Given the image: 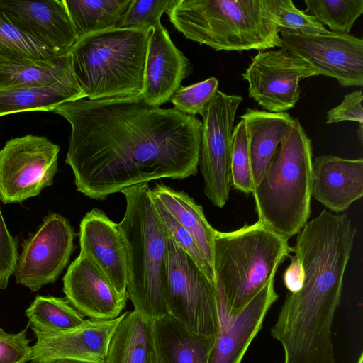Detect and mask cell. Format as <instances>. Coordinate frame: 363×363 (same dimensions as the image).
<instances>
[{
    "instance_id": "cell-27",
    "label": "cell",
    "mask_w": 363,
    "mask_h": 363,
    "mask_svg": "<svg viewBox=\"0 0 363 363\" xmlns=\"http://www.w3.org/2000/svg\"><path fill=\"white\" fill-rule=\"evenodd\" d=\"M132 0H65L78 39L116 27Z\"/></svg>"
},
{
    "instance_id": "cell-28",
    "label": "cell",
    "mask_w": 363,
    "mask_h": 363,
    "mask_svg": "<svg viewBox=\"0 0 363 363\" xmlns=\"http://www.w3.org/2000/svg\"><path fill=\"white\" fill-rule=\"evenodd\" d=\"M33 333L54 334L72 330L84 321V315L66 299L37 296L25 311Z\"/></svg>"
},
{
    "instance_id": "cell-33",
    "label": "cell",
    "mask_w": 363,
    "mask_h": 363,
    "mask_svg": "<svg viewBox=\"0 0 363 363\" xmlns=\"http://www.w3.org/2000/svg\"><path fill=\"white\" fill-rule=\"evenodd\" d=\"M218 80L214 77L187 86H180L170 98L174 108L186 115L195 116L203 112L215 92Z\"/></svg>"
},
{
    "instance_id": "cell-2",
    "label": "cell",
    "mask_w": 363,
    "mask_h": 363,
    "mask_svg": "<svg viewBox=\"0 0 363 363\" xmlns=\"http://www.w3.org/2000/svg\"><path fill=\"white\" fill-rule=\"evenodd\" d=\"M126 202L118 223L128 255L127 298L134 311L155 320L169 315L167 303L169 233L147 184L123 189Z\"/></svg>"
},
{
    "instance_id": "cell-25",
    "label": "cell",
    "mask_w": 363,
    "mask_h": 363,
    "mask_svg": "<svg viewBox=\"0 0 363 363\" xmlns=\"http://www.w3.org/2000/svg\"><path fill=\"white\" fill-rule=\"evenodd\" d=\"M72 72L69 52L46 61L0 64V91L51 85Z\"/></svg>"
},
{
    "instance_id": "cell-4",
    "label": "cell",
    "mask_w": 363,
    "mask_h": 363,
    "mask_svg": "<svg viewBox=\"0 0 363 363\" xmlns=\"http://www.w3.org/2000/svg\"><path fill=\"white\" fill-rule=\"evenodd\" d=\"M151 30L116 27L77 40L69 54L77 81L89 100L142 91Z\"/></svg>"
},
{
    "instance_id": "cell-15",
    "label": "cell",
    "mask_w": 363,
    "mask_h": 363,
    "mask_svg": "<svg viewBox=\"0 0 363 363\" xmlns=\"http://www.w3.org/2000/svg\"><path fill=\"white\" fill-rule=\"evenodd\" d=\"M66 300L83 315L111 320L121 315L127 297L118 294L96 267L79 255L63 277Z\"/></svg>"
},
{
    "instance_id": "cell-29",
    "label": "cell",
    "mask_w": 363,
    "mask_h": 363,
    "mask_svg": "<svg viewBox=\"0 0 363 363\" xmlns=\"http://www.w3.org/2000/svg\"><path fill=\"white\" fill-rule=\"evenodd\" d=\"M303 12L314 17L331 32L350 33L363 13V0H305Z\"/></svg>"
},
{
    "instance_id": "cell-10",
    "label": "cell",
    "mask_w": 363,
    "mask_h": 363,
    "mask_svg": "<svg viewBox=\"0 0 363 363\" xmlns=\"http://www.w3.org/2000/svg\"><path fill=\"white\" fill-rule=\"evenodd\" d=\"M313 76L318 74L306 61L283 48L259 51L242 74L249 96L273 113L293 108L300 98L299 82Z\"/></svg>"
},
{
    "instance_id": "cell-8",
    "label": "cell",
    "mask_w": 363,
    "mask_h": 363,
    "mask_svg": "<svg viewBox=\"0 0 363 363\" xmlns=\"http://www.w3.org/2000/svg\"><path fill=\"white\" fill-rule=\"evenodd\" d=\"M243 99L218 89L201 113L202 134L200 168L204 193L216 206L223 208L232 186L230 156L235 114Z\"/></svg>"
},
{
    "instance_id": "cell-22",
    "label": "cell",
    "mask_w": 363,
    "mask_h": 363,
    "mask_svg": "<svg viewBox=\"0 0 363 363\" xmlns=\"http://www.w3.org/2000/svg\"><path fill=\"white\" fill-rule=\"evenodd\" d=\"M104 363H156L152 320L134 310L123 313L111 337Z\"/></svg>"
},
{
    "instance_id": "cell-12",
    "label": "cell",
    "mask_w": 363,
    "mask_h": 363,
    "mask_svg": "<svg viewBox=\"0 0 363 363\" xmlns=\"http://www.w3.org/2000/svg\"><path fill=\"white\" fill-rule=\"evenodd\" d=\"M75 232L57 213L44 218L35 233L22 243L13 272L16 283L32 291L54 282L69 262Z\"/></svg>"
},
{
    "instance_id": "cell-14",
    "label": "cell",
    "mask_w": 363,
    "mask_h": 363,
    "mask_svg": "<svg viewBox=\"0 0 363 363\" xmlns=\"http://www.w3.org/2000/svg\"><path fill=\"white\" fill-rule=\"evenodd\" d=\"M123 313L111 320H84L79 326L63 333H35L30 362L41 363L69 359L104 363L111 337Z\"/></svg>"
},
{
    "instance_id": "cell-21",
    "label": "cell",
    "mask_w": 363,
    "mask_h": 363,
    "mask_svg": "<svg viewBox=\"0 0 363 363\" xmlns=\"http://www.w3.org/2000/svg\"><path fill=\"white\" fill-rule=\"evenodd\" d=\"M247 131L252 180L259 183L294 118L286 112L248 108L240 116Z\"/></svg>"
},
{
    "instance_id": "cell-7",
    "label": "cell",
    "mask_w": 363,
    "mask_h": 363,
    "mask_svg": "<svg viewBox=\"0 0 363 363\" xmlns=\"http://www.w3.org/2000/svg\"><path fill=\"white\" fill-rule=\"evenodd\" d=\"M167 303L169 315L192 332L215 336L218 330L215 283L169 236Z\"/></svg>"
},
{
    "instance_id": "cell-20",
    "label": "cell",
    "mask_w": 363,
    "mask_h": 363,
    "mask_svg": "<svg viewBox=\"0 0 363 363\" xmlns=\"http://www.w3.org/2000/svg\"><path fill=\"white\" fill-rule=\"evenodd\" d=\"M156 363H208L215 336L196 334L171 315L152 320Z\"/></svg>"
},
{
    "instance_id": "cell-5",
    "label": "cell",
    "mask_w": 363,
    "mask_h": 363,
    "mask_svg": "<svg viewBox=\"0 0 363 363\" xmlns=\"http://www.w3.org/2000/svg\"><path fill=\"white\" fill-rule=\"evenodd\" d=\"M312 157L311 140L294 118L252 193L258 221L286 240L298 233L310 217Z\"/></svg>"
},
{
    "instance_id": "cell-35",
    "label": "cell",
    "mask_w": 363,
    "mask_h": 363,
    "mask_svg": "<svg viewBox=\"0 0 363 363\" xmlns=\"http://www.w3.org/2000/svg\"><path fill=\"white\" fill-rule=\"evenodd\" d=\"M26 329L17 333H9L0 328V363H27L30 361L31 347Z\"/></svg>"
},
{
    "instance_id": "cell-3",
    "label": "cell",
    "mask_w": 363,
    "mask_h": 363,
    "mask_svg": "<svg viewBox=\"0 0 363 363\" xmlns=\"http://www.w3.org/2000/svg\"><path fill=\"white\" fill-rule=\"evenodd\" d=\"M167 13L186 38L216 51L282 47L267 0H175Z\"/></svg>"
},
{
    "instance_id": "cell-1",
    "label": "cell",
    "mask_w": 363,
    "mask_h": 363,
    "mask_svg": "<svg viewBox=\"0 0 363 363\" xmlns=\"http://www.w3.org/2000/svg\"><path fill=\"white\" fill-rule=\"evenodd\" d=\"M52 112L71 126L65 163L77 190L105 200L123 189L198 172L202 122L173 108L151 106L140 94L81 99Z\"/></svg>"
},
{
    "instance_id": "cell-32",
    "label": "cell",
    "mask_w": 363,
    "mask_h": 363,
    "mask_svg": "<svg viewBox=\"0 0 363 363\" xmlns=\"http://www.w3.org/2000/svg\"><path fill=\"white\" fill-rule=\"evenodd\" d=\"M151 196L170 238L193 259L205 275L215 283L213 269L205 260L191 235L175 219L156 196L152 194Z\"/></svg>"
},
{
    "instance_id": "cell-11",
    "label": "cell",
    "mask_w": 363,
    "mask_h": 363,
    "mask_svg": "<svg viewBox=\"0 0 363 363\" xmlns=\"http://www.w3.org/2000/svg\"><path fill=\"white\" fill-rule=\"evenodd\" d=\"M282 47L306 61L318 74L342 86L363 85V40L328 30L317 35L281 31Z\"/></svg>"
},
{
    "instance_id": "cell-39",
    "label": "cell",
    "mask_w": 363,
    "mask_h": 363,
    "mask_svg": "<svg viewBox=\"0 0 363 363\" xmlns=\"http://www.w3.org/2000/svg\"><path fill=\"white\" fill-rule=\"evenodd\" d=\"M41 363H91V362L74 361V360H69V359H55V360L44 362H41Z\"/></svg>"
},
{
    "instance_id": "cell-23",
    "label": "cell",
    "mask_w": 363,
    "mask_h": 363,
    "mask_svg": "<svg viewBox=\"0 0 363 363\" xmlns=\"http://www.w3.org/2000/svg\"><path fill=\"white\" fill-rule=\"evenodd\" d=\"M84 98L86 96L72 72L51 85L0 91V116L29 111H52L62 104Z\"/></svg>"
},
{
    "instance_id": "cell-9",
    "label": "cell",
    "mask_w": 363,
    "mask_h": 363,
    "mask_svg": "<svg viewBox=\"0 0 363 363\" xmlns=\"http://www.w3.org/2000/svg\"><path fill=\"white\" fill-rule=\"evenodd\" d=\"M59 145L43 136L27 135L8 140L0 150V200L21 203L53 183Z\"/></svg>"
},
{
    "instance_id": "cell-37",
    "label": "cell",
    "mask_w": 363,
    "mask_h": 363,
    "mask_svg": "<svg viewBox=\"0 0 363 363\" xmlns=\"http://www.w3.org/2000/svg\"><path fill=\"white\" fill-rule=\"evenodd\" d=\"M363 95L361 90L354 91L345 96L337 106L327 112L326 123H338L345 121H355L359 124V138L362 140L363 125Z\"/></svg>"
},
{
    "instance_id": "cell-6",
    "label": "cell",
    "mask_w": 363,
    "mask_h": 363,
    "mask_svg": "<svg viewBox=\"0 0 363 363\" xmlns=\"http://www.w3.org/2000/svg\"><path fill=\"white\" fill-rule=\"evenodd\" d=\"M292 252L288 240L257 221L230 232L216 230L213 267L235 315L269 281Z\"/></svg>"
},
{
    "instance_id": "cell-40",
    "label": "cell",
    "mask_w": 363,
    "mask_h": 363,
    "mask_svg": "<svg viewBox=\"0 0 363 363\" xmlns=\"http://www.w3.org/2000/svg\"><path fill=\"white\" fill-rule=\"evenodd\" d=\"M357 363H363V354L361 353Z\"/></svg>"
},
{
    "instance_id": "cell-38",
    "label": "cell",
    "mask_w": 363,
    "mask_h": 363,
    "mask_svg": "<svg viewBox=\"0 0 363 363\" xmlns=\"http://www.w3.org/2000/svg\"><path fill=\"white\" fill-rule=\"evenodd\" d=\"M288 257L290 258L291 264L284 274V283L290 293H296L303 285V269L296 255H289Z\"/></svg>"
},
{
    "instance_id": "cell-16",
    "label": "cell",
    "mask_w": 363,
    "mask_h": 363,
    "mask_svg": "<svg viewBox=\"0 0 363 363\" xmlns=\"http://www.w3.org/2000/svg\"><path fill=\"white\" fill-rule=\"evenodd\" d=\"M190 72V62L175 46L161 22L152 28L147 46L143 85L147 104L160 107L170 100Z\"/></svg>"
},
{
    "instance_id": "cell-34",
    "label": "cell",
    "mask_w": 363,
    "mask_h": 363,
    "mask_svg": "<svg viewBox=\"0 0 363 363\" xmlns=\"http://www.w3.org/2000/svg\"><path fill=\"white\" fill-rule=\"evenodd\" d=\"M175 0H132L116 28L151 29L160 22L161 17Z\"/></svg>"
},
{
    "instance_id": "cell-18",
    "label": "cell",
    "mask_w": 363,
    "mask_h": 363,
    "mask_svg": "<svg viewBox=\"0 0 363 363\" xmlns=\"http://www.w3.org/2000/svg\"><path fill=\"white\" fill-rule=\"evenodd\" d=\"M363 196V159L320 155L312 162L311 196L340 213Z\"/></svg>"
},
{
    "instance_id": "cell-31",
    "label": "cell",
    "mask_w": 363,
    "mask_h": 363,
    "mask_svg": "<svg viewBox=\"0 0 363 363\" xmlns=\"http://www.w3.org/2000/svg\"><path fill=\"white\" fill-rule=\"evenodd\" d=\"M267 2L279 33L317 35L328 31L314 17L297 9L291 0H267Z\"/></svg>"
},
{
    "instance_id": "cell-17",
    "label": "cell",
    "mask_w": 363,
    "mask_h": 363,
    "mask_svg": "<svg viewBox=\"0 0 363 363\" xmlns=\"http://www.w3.org/2000/svg\"><path fill=\"white\" fill-rule=\"evenodd\" d=\"M0 9L61 55L78 40L65 0H0Z\"/></svg>"
},
{
    "instance_id": "cell-13",
    "label": "cell",
    "mask_w": 363,
    "mask_h": 363,
    "mask_svg": "<svg viewBox=\"0 0 363 363\" xmlns=\"http://www.w3.org/2000/svg\"><path fill=\"white\" fill-rule=\"evenodd\" d=\"M80 255L88 258L116 291L126 296L128 255L118 223L99 208L86 213L79 224Z\"/></svg>"
},
{
    "instance_id": "cell-36",
    "label": "cell",
    "mask_w": 363,
    "mask_h": 363,
    "mask_svg": "<svg viewBox=\"0 0 363 363\" xmlns=\"http://www.w3.org/2000/svg\"><path fill=\"white\" fill-rule=\"evenodd\" d=\"M18 257V240L9 233L0 209V289H6Z\"/></svg>"
},
{
    "instance_id": "cell-24",
    "label": "cell",
    "mask_w": 363,
    "mask_h": 363,
    "mask_svg": "<svg viewBox=\"0 0 363 363\" xmlns=\"http://www.w3.org/2000/svg\"><path fill=\"white\" fill-rule=\"evenodd\" d=\"M150 192L191 235L205 260L213 269V242L216 230L206 218L203 207L185 191L175 190L164 184H156L150 189Z\"/></svg>"
},
{
    "instance_id": "cell-19",
    "label": "cell",
    "mask_w": 363,
    "mask_h": 363,
    "mask_svg": "<svg viewBox=\"0 0 363 363\" xmlns=\"http://www.w3.org/2000/svg\"><path fill=\"white\" fill-rule=\"evenodd\" d=\"M278 298L273 277L233 317L225 330L216 333L208 363H241Z\"/></svg>"
},
{
    "instance_id": "cell-26",
    "label": "cell",
    "mask_w": 363,
    "mask_h": 363,
    "mask_svg": "<svg viewBox=\"0 0 363 363\" xmlns=\"http://www.w3.org/2000/svg\"><path fill=\"white\" fill-rule=\"evenodd\" d=\"M60 55L0 9V64L46 61Z\"/></svg>"
},
{
    "instance_id": "cell-30",
    "label": "cell",
    "mask_w": 363,
    "mask_h": 363,
    "mask_svg": "<svg viewBox=\"0 0 363 363\" xmlns=\"http://www.w3.org/2000/svg\"><path fill=\"white\" fill-rule=\"evenodd\" d=\"M230 174L233 186L243 193H252V180L248 135L245 123L241 119L234 127L230 156Z\"/></svg>"
}]
</instances>
